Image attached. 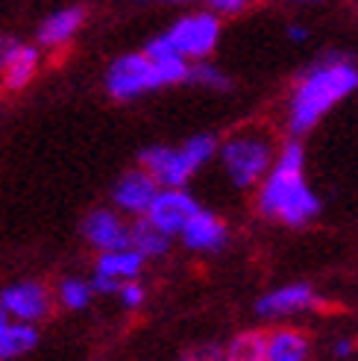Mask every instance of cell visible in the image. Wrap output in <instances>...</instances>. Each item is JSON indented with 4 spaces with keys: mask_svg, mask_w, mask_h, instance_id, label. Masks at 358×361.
<instances>
[{
    "mask_svg": "<svg viewBox=\"0 0 358 361\" xmlns=\"http://www.w3.org/2000/svg\"><path fill=\"white\" fill-rule=\"evenodd\" d=\"M355 88H358V65L341 56V53H329V56L309 65L306 74L294 82L288 109H285V123H288L291 135L300 138L311 133Z\"/></svg>",
    "mask_w": 358,
    "mask_h": 361,
    "instance_id": "6da1fadb",
    "label": "cell"
},
{
    "mask_svg": "<svg viewBox=\"0 0 358 361\" xmlns=\"http://www.w3.org/2000/svg\"><path fill=\"white\" fill-rule=\"evenodd\" d=\"M259 212L285 226H306L320 214V200L306 179V150L297 138L282 144L259 183Z\"/></svg>",
    "mask_w": 358,
    "mask_h": 361,
    "instance_id": "7a4b0ae2",
    "label": "cell"
},
{
    "mask_svg": "<svg viewBox=\"0 0 358 361\" xmlns=\"http://www.w3.org/2000/svg\"><path fill=\"white\" fill-rule=\"evenodd\" d=\"M188 62L176 56H150V53H121L103 74L106 94L118 103H132L150 92L188 82Z\"/></svg>",
    "mask_w": 358,
    "mask_h": 361,
    "instance_id": "3957f363",
    "label": "cell"
},
{
    "mask_svg": "<svg viewBox=\"0 0 358 361\" xmlns=\"http://www.w3.org/2000/svg\"><path fill=\"white\" fill-rule=\"evenodd\" d=\"M218 153V138L200 133L191 135L179 147H168V144H150L138 153V168L147 171L159 188H185L191 176L206 168Z\"/></svg>",
    "mask_w": 358,
    "mask_h": 361,
    "instance_id": "277c9868",
    "label": "cell"
},
{
    "mask_svg": "<svg viewBox=\"0 0 358 361\" xmlns=\"http://www.w3.org/2000/svg\"><path fill=\"white\" fill-rule=\"evenodd\" d=\"M218 42H221V18L209 9H197L176 18L165 32L150 39L144 53H150V56H176L191 65L209 59Z\"/></svg>",
    "mask_w": 358,
    "mask_h": 361,
    "instance_id": "5b68a950",
    "label": "cell"
},
{
    "mask_svg": "<svg viewBox=\"0 0 358 361\" xmlns=\"http://www.w3.org/2000/svg\"><path fill=\"white\" fill-rule=\"evenodd\" d=\"M221 161L238 188H253L273 165V144L259 133H238L221 144Z\"/></svg>",
    "mask_w": 358,
    "mask_h": 361,
    "instance_id": "8992f818",
    "label": "cell"
},
{
    "mask_svg": "<svg viewBox=\"0 0 358 361\" xmlns=\"http://www.w3.org/2000/svg\"><path fill=\"white\" fill-rule=\"evenodd\" d=\"M0 305L15 323H42L53 312V291L39 279H18L0 288Z\"/></svg>",
    "mask_w": 358,
    "mask_h": 361,
    "instance_id": "52a82bcc",
    "label": "cell"
},
{
    "mask_svg": "<svg viewBox=\"0 0 358 361\" xmlns=\"http://www.w3.org/2000/svg\"><path fill=\"white\" fill-rule=\"evenodd\" d=\"M197 209H200V203H197L185 188H159L147 214H144V221H150L159 232H165L168 238H173L183 232V226L188 224V218Z\"/></svg>",
    "mask_w": 358,
    "mask_h": 361,
    "instance_id": "ba28073f",
    "label": "cell"
},
{
    "mask_svg": "<svg viewBox=\"0 0 358 361\" xmlns=\"http://www.w3.org/2000/svg\"><path fill=\"white\" fill-rule=\"evenodd\" d=\"M82 238L88 247H94L97 252H109V250H123L130 247V224L123 221V214L115 209H92L82 218Z\"/></svg>",
    "mask_w": 358,
    "mask_h": 361,
    "instance_id": "9c48e42d",
    "label": "cell"
},
{
    "mask_svg": "<svg viewBox=\"0 0 358 361\" xmlns=\"http://www.w3.org/2000/svg\"><path fill=\"white\" fill-rule=\"evenodd\" d=\"M156 191H159L156 179L147 171L132 168V171L121 173L115 179V185H112V209L121 212V214H132V218H144Z\"/></svg>",
    "mask_w": 358,
    "mask_h": 361,
    "instance_id": "30bf717a",
    "label": "cell"
},
{
    "mask_svg": "<svg viewBox=\"0 0 358 361\" xmlns=\"http://www.w3.org/2000/svg\"><path fill=\"white\" fill-rule=\"evenodd\" d=\"M82 27H85L82 6H77V4L59 6L39 21V27H35V44H39V50H59L74 42Z\"/></svg>",
    "mask_w": 358,
    "mask_h": 361,
    "instance_id": "8fae6325",
    "label": "cell"
},
{
    "mask_svg": "<svg viewBox=\"0 0 358 361\" xmlns=\"http://www.w3.org/2000/svg\"><path fill=\"white\" fill-rule=\"evenodd\" d=\"M39 65H42V50L39 44H30V42H9L6 47V56L4 65H0V85L9 88V92H21L27 88L35 74H39Z\"/></svg>",
    "mask_w": 358,
    "mask_h": 361,
    "instance_id": "7c38bea8",
    "label": "cell"
},
{
    "mask_svg": "<svg viewBox=\"0 0 358 361\" xmlns=\"http://www.w3.org/2000/svg\"><path fill=\"white\" fill-rule=\"evenodd\" d=\"M311 305H317V294L311 291V285L291 282V285L273 288V291H267L264 297H259L256 312L261 317H288V314L311 309Z\"/></svg>",
    "mask_w": 358,
    "mask_h": 361,
    "instance_id": "4fadbf2b",
    "label": "cell"
},
{
    "mask_svg": "<svg viewBox=\"0 0 358 361\" xmlns=\"http://www.w3.org/2000/svg\"><path fill=\"white\" fill-rule=\"evenodd\" d=\"M179 238H183V244L194 252H218L226 244V224L218 218V214H211L209 209L200 206L188 218V224L183 226Z\"/></svg>",
    "mask_w": 358,
    "mask_h": 361,
    "instance_id": "5bb4252c",
    "label": "cell"
},
{
    "mask_svg": "<svg viewBox=\"0 0 358 361\" xmlns=\"http://www.w3.org/2000/svg\"><path fill=\"white\" fill-rule=\"evenodd\" d=\"M144 256L135 252L132 247H123V250H109V252H97V262H94V274L106 276V279H115V282H130L138 279L141 270H144Z\"/></svg>",
    "mask_w": 358,
    "mask_h": 361,
    "instance_id": "9a60e30c",
    "label": "cell"
},
{
    "mask_svg": "<svg viewBox=\"0 0 358 361\" xmlns=\"http://www.w3.org/2000/svg\"><path fill=\"white\" fill-rule=\"evenodd\" d=\"M264 355L267 361H306L309 341L297 329H276L264 335Z\"/></svg>",
    "mask_w": 358,
    "mask_h": 361,
    "instance_id": "2e32d148",
    "label": "cell"
},
{
    "mask_svg": "<svg viewBox=\"0 0 358 361\" xmlns=\"http://www.w3.org/2000/svg\"><path fill=\"white\" fill-rule=\"evenodd\" d=\"M35 344H39V329L30 326V323L9 320L6 326L0 329V361L21 358V355L32 353Z\"/></svg>",
    "mask_w": 358,
    "mask_h": 361,
    "instance_id": "e0dca14e",
    "label": "cell"
},
{
    "mask_svg": "<svg viewBox=\"0 0 358 361\" xmlns=\"http://www.w3.org/2000/svg\"><path fill=\"white\" fill-rule=\"evenodd\" d=\"M130 247L144 259H159L171 250V238L165 232H159L150 221L135 218V224H130Z\"/></svg>",
    "mask_w": 358,
    "mask_h": 361,
    "instance_id": "ac0fdd59",
    "label": "cell"
},
{
    "mask_svg": "<svg viewBox=\"0 0 358 361\" xmlns=\"http://www.w3.org/2000/svg\"><path fill=\"white\" fill-rule=\"evenodd\" d=\"M53 300H59V305H62V309H68V312H82V309L92 305L94 288H92V282L82 279V276H65V279H59Z\"/></svg>",
    "mask_w": 358,
    "mask_h": 361,
    "instance_id": "d6986e66",
    "label": "cell"
},
{
    "mask_svg": "<svg viewBox=\"0 0 358 361\" xmlns=\"http://www.w3.org/2000/svg\"><path fill=\"white\" fill-rule=\"evenodd\" d=\"M223 361H267L264 335L261 332H244L238 338H232L229 350L223 353Z\"/></svg>",
    "mask_w": 358,
    "mask_h": 361,
    "instance_id": "ffe728a7",
    "label": "cell"
},
{
    "mask_svg": "<svg viewBox=\"0 0 358 361\" xmlns=\"http://www.w3.org/2000/svg\"><path fill=\"white\" fill-rule=\"evenodd\" d=\"M188 82L203 85V88H211V92H229V88H232V80L223 74L221 68L209 65L206 59H203V62H191V68H188Z\"/></svg>",
    "mask_w": 358,
    "mask_h": 361,
    "instance_id": "44dd1931",
    "label": "cell"
},
{
    "mask_svg": "<svg viewBox=\"0 0 358 361\" xmlns=\"http://www.w3.org/2000/svg\"><path fill=\"white\" fill-rule=\"evenodd\" d=\"M144 4H165V6H185V4H203L214 15H238L253 0H144Z\"/></svg>",
    "mask_w": 358,
    "mask_h": 361,
    "instance_id": "7402d4cb",
    "label": "cell"
},
{
    "mask_svg": "<svg viewBox=\"0 0 358 361\" xmlns=\"http://www.w3.org/2000/svg\"><path fill=\"white\" fill-rule=\"evenodd\" d=\"M118 300H121V305L123 309H130V312H135V309H141L144 305V285H141L138 279H130V282H123L121 288H118V294H115Z\"/></svg>",
    "mask_w": 358,
    "mask_h": 361,
    "instance_id": "603a6c76",
    "label": "cell"
},
{
    "mask_svg": "<svg viewBox=\"0 0 358 361\" xmlns=\"http://www.w3.org/2000/svg\"><path fill=\"white\" fill-rule=\"evenodd\" d=\"M183 361H223V350L218 344H200L197 350H191Z\"/></svg>",
    "mask_w": 358,
    "mask_h": 361,
    "instance_id": "cb8c5ba5",
    "label": "cell"
},
{
    "mask_svg": "<svg viewBox=\"0 0 358 361\" xmlns=\"http://www.w3.org/2000/svg\"><path fill=\"white\" fill-rule=\"evenodd\" d=\"M288 39L291 42H306L309 39V30L302 24H288Z\"/></svg>",
    "mask_w": 358,
    "mask_h": 361,
    "instance_id": "d4e9b609",
    "label": "cell"
},
{
    "mask_svg": "<svg viewBox=\"0 0 358 361\" xmlns=\"http://www.w3.org/2000/svg\"><path fill=\"white\" fill-rule=\"evenodd\" d=\"M332 353H335L338 358H347V355L352 353V341H350V338H341V341H335V347H332Z\"/></svg>",
    "mask_w": 358,
    "mask_h": 361,
    "instance_id": "484cf974",
    "label": "cell"
},
{
    "mask_svg": "<svg viewBox=\"0 0 358 361\" xmlns=\"http://www.w3.org/2000/svg\"><path fill=\"white\" fill-rule=\"evenodd\" d=\"M9 42H12V39H6V35H0V65H4V56H6Z\"/></svg>",
    "mask_w": 358,
    "mask_h": 361,
    "instance_id": "4316f807",
    "label": "cell"
},
{
    "mask_svg": "<svg viewBox=\"0 0 358 361\" xmlns=\"http://www.w3.org/2000/svg\"><path fill=\"white\" fill-rule=\"evenodd\" d=\"M6 323H9V317H6V312H4V305H0V329H4Z\"/></svg>",
    "mask_w": 358,
    "mask_h": 361,
    "instance_id": "83f0119b",
    "label": "cell"
},
{
    "mask_svg": "<svg viewBox=\"0 0 358 361\" xmlns=\"http://www.w3.org/2000/svg\"><path fill=\"white\" fill-rule=\"evenodd\" d=\"M291 4H320V0H291Z\"/></svg>",
    "mask_w": 358,
    "mask_h": 361,
    "instance_id": "f1b7e54d",
    "label": "cell"
}]
</instances>
